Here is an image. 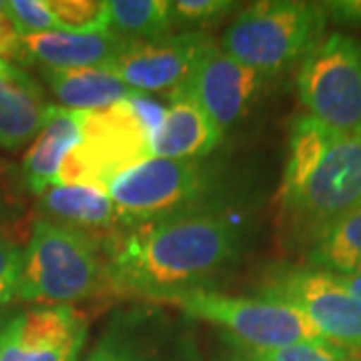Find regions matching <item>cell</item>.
<instances>
[{
    "label": "cell",
    "instance_id": "9",
    "mask_svg": "<svg viewBox=\"0 0 361 361\" xmlns=\"http://www.w3.org/2000/svg\"><path fill=\"white\" fill-rule=\"evenodd\" d=\"M187 322L163 303L116 307L82 361H201Z\"/></svg>",
    "mask_w": 361,
    "mask_h": 361
},
{
    "label": "cell",
    "instance_id": "5",
    "mask_svg": "<svg viewBox=\"0 0 361 361\" xmlns=\"http://www.w3.org/2000/svg\"><path fill=\"white\" fill-rule=\"evenodd\" d=\"M327 20L323 4L261 0L233 18L219 49L271 80L303 61L325 37Z\"/></svg>",
    "mask_w": 361,
    "mask_h": 361
},
{
    "label": "cell",
    "instance_id": "18",
    "mask_svg": "<svg viewBox=\"0 0 361 361\" xmlns=\"http://www.w3.org/2000/svg\"><path fill=\"white\" fill-rule=\"evenodd\" d=\"M80 116L82 111L49 106L42 129L30 142L20 167L26 191L35 197L56 183L63 161L80 141Z\"/></svg>",
    "mask_w": 361,
    "mask_h": 361
},
{
    "label": "cell",
    "instance_id": "16",
    "mask_svg": "<svg viewBox=\"0 0 361 361\" xmlns=\"http://www.w3.org/2000/svg\"><path fill=\"white\" fill-rule=\"evenodd\" d=\"M39 219L66 225L97 237H111L123 229L113 199L85 185H52L37 195Z\"/></svg>",
    "mask_w": 361,
    "mask_h": 361
},
{
    "label": "cell",
    "instance_id": "25",
    "mask_svg": "<svg viewBox=\"0 0 361 361\" xmlns=\"http://www.w3.org/2000/svg\"><path fill=\"white\" fill-rule=\"evenodd\" d=\"M237 4L231 0H177L171 2L177 28H205L217 25L227 14L233 13Z\"/></svg>",
    "mask_w": 361,
    "mask_h": 361
},
{
    "label": "cell",
    "instance_id": "15",
    "mask_svg": "<svg viewBox=\"0 0 361 361\" xmlns=\"http://www.w3.org/2000/svg\"><path fill=\"white\" fill-rule=\"evenodd\" d=\"M49 106L40 85L23 66L0 59V149L18 151L35 141Z\"/></svg>",
    "mask_w": 361,
    "mask_h": 361
},
{
    "label": "cell",
    "instance_id": "22",
    "mask_svg": "<svg viewBox=\"0 0 361 361\" xmlns=\"http://www.w3.org/2000/svg\"><path fill=\"white\" fill-rule=\"evenodd\" d=\"M56 30L68 35H92L109 30V13L103 0H47Z\"/></svg>",
    "mask_w": 361,
    "mask_h": 361
},
{
    "label": "cell",
    "instance_id": "10",
    "mask_svg": "<svg viewBox=\"0 0 361 361\" xmlns=\"http://www.w3.org/2000/svg\"><path fill=\"white\" fill-rule=\"evenodd\" d=\"M259 297L299 310L331 345L361 360V301L327 271L297 267L275 271Z\"/></svg>",
    "mask_w": 361,
    "mask_h": 361
},
{
    "label": "cell",
    "instance_id": "1",
    "mask_svg": "<svg viewBox=\"0 0 361 361\" xmlns=\"http://www.w3.org/2000/svg\"><path fill=\"white\" fill-rule=\"evenodd\" d=\"M249 219L239 203L125 227L104 239L106 295L149 303L215 287L243 257Z\"/></svg>",
    "mask_w": 361,
    "mask_h": 361
},
{
    "label": "cell",
    "instance_id": "24",
    "mask_svg": "<svg viewBox=\"0 0 361 361\" xmlns=\"http://www.w3.org/2000/svg\"><path fill=\"white\" fill-rule=\"evenodd\" d=\"M4 14L18 39L56 30V23L47 0H8L4 2Z\"/></svg>",
    "mask_w": 361,
    "mask_h": 361
},
{
    "label": "cell",
    "instance_id": "28",
    "mask_svg": "<svg viewBox=\"0 0 361 361\" xmlns=\"http://www.w3.org/2000/svg\"><path fill=\"white\" fill-rule=\"evenodd\" d=\"M127 103L133 109V113L137 115V118L141 121L145 130L151 135V141H153V137L157 135L159 127L163 125L167 106L161 103V101L153 99V97H149L145 92H135V90L127 97Z\"/></svg>",
    "mask_w": 361,
    "mask_h": 361
},
{
    "label": "cell",
    "instance_id": "19",
    "mask_svg": "<svg viewBox=\"0 0 361 361\" xmlns=\"http://www.w3.org/2000/svg\"><path fill=\"white\" fill-rule=\"evenodd\" d=\"M40 77L61 106L71 111H101L125 101L133 92L106 66L40 71Z\"/></svg>",
    "mask_w": 361,
    "mask_h": 361
},
{
    "label": "cell",
    "instance_id": "29",
    "mask_svg": "<svg viewBox=\"0 0 361 361\" xmlns=\"http://www.w3.org/2000/svg\"><path fill=\"white\" fill-rule=\"evenodd\" d=\"M331 275H334V273H331ZM334 277L337 279V283L343 285L351 295L357 297L361 301V271L345 273V275H334Z\"/></svg>",
    "mask_w": 361,
    "mask_h": 361
},
{
    "label": "cell",
    "instance_id": "20",
    "mask_svg": "<svg viewBox=\"0 0 361 361\" xmlns=\"http://www.w3.org/2000/svg\"><path fill=\"white\" fill-rule=\"evenodd\" d=\"M109 30L127 42L169 37L177 30L167 0H106Z\"/></svg>",
    "mask_w": 361,
    "mask_h": 361
},
{
    "label": "cell",
    "instance_id": "14",
    "mask_svg": "<svg viewBox=\"0 0 361 361\" xmlns=\"http://www.w3.org/2000/svg\"><path fill=\"white\" fill-rule=\"evenodd\" d=\"M129 42L106 32L68 35V32H40L18 39L16 63L39 66V71H66L106 66Z\"/></svg>",
    "mask_w": 361,
    "mask_h": 361
},
{
    "label": "cell",
    "instance_id": "27",
    "mask_svg": "<svg viewBox=\"0 0 361 361\" xmlns=\"http://www.w3.org/2000/svg\"><path fill=\"white\" fill-rule=\"evenodd\" d=\"M26 189L20 171L0 157V227L13 229L14 221L20 219L23 191Z\"/></svg>",
    "mask_w": 361,
    "mask_h": 361
},
{
    "label": "cell",
    "instance_id": "2",
    "mask_svg": "<svg viewBox=\"0 0 361 361\" xmlns=\"http://www.w3.org/2000/svg\"><path fill=\"white\" fill-rule=\"evenodd\" d=\"M361 211V139L310 115L293 118L279 189V231L310 249L323 233Z\"/></svg>",
    "mask_w": 361,
    "mask_h": 361
},
{
    "label": "cell",
    "instance_id": "8",
    "mask_svg": "<svg viewBox=\"0 0 361 361\" xmlns=\"http://www.w3.org/2000/svg\"><path fill=\"white\" fill-rule=\"evenodd\" d=\"M297 92L315 121L361 139V40L325 35L299 63Z\"/></svg>",
    "mask_w": 361,
    "mask_h": 361
},
{
    "label": "cell",
    "instance_id": "12",
    "mask_svg": "<svg viewBox=\"0 0 361 361\" xmlns=\"http://www.w3.org/2000/svg\"><path fill=\"white\" fill-rule=\"evenodd\" d=\"M87 317L71 305L0 311V361H78Z\"/></svg>",
    "mask_w": 361,
    "mask_h": 361
},
{
    "label": "cell",
    "instance_id": "11",
    "mask_svg": "<svg viewBox=\"0 0 361 361\" xmlns=\"http://www.w3.org/2000/svg\"><path fill=\"white\" fill-rule=\"evenodd\" d=\"M219 42L205 30H179L169 37L129 42L106 68L135 92L177 94Z\"/></svg>",
    "mask_w": 361,
    "mask_h": 361
},
{
    "label": "cell",
    "instance_id": "26",
    "mask_svg": "<svg viewBox=\"0 0 361 361\" xmlns=\"http://www.w3.org/2000/svg\"><path fill=\"white\" fill-rule=\"evenodd\" d=\"M11 231L8 227H0V305L11 303L16 295L25 257V245Z\"/></svg>",
    "mask_w": 361,
    "mask_h": 361
},
{
    "label": "cell",
    "instance_id": "7",
    "mask_svg": "<svg viewBox=\"0 0 361 361\" xmlns=\"http://www.w3.org/2000/svg\"><path fill=\"white\" fill-rule=\"evenodd\" d=\"M151 157V135L127 99L101 111H82L80 141L63 161L54 185H85L106 193L118 175Z\"/></svg>",
    "mask_w": 361,
    "mask_h": 361
},
{
    "label": "cell",
    "instance_id": "13",
    "mask_svg": "<svg viewBox=\"0 0 361 361\" xmlns=\"http://www.w3.org/2000/svg\"><path fill=\"white\" fill-rule=\"evenodd\" d=\"M269 78L237 63L221 51L219 44L203 59L189 85L180 92L191 94L215 127L225 135L239 125L257 103Z\"/></svg>",
    "mask_w": 361,
    "mask_h": 361
},
{
    "label": "cell",
    "instance_id": "30",
    "mask_svg": "<svg viewBox=\"0 0 361 361\" xmlns=\"http://www.w3.org/2000/svg\"><path fill=\"white\" fill-rule=\"evenodd\" d=\"M4 16V2H0V18Z\"/></svg>",
    "mask_w": 361,
    "mask_h": 361
},
{
    "label": "cell",
    "instance_id": "3",
    "mask_svg": "<svg viewBox=\"0 0 361 361\" xmlns=\"http://www.w3.org/2000/svg\"><path fill=\"white\" fill-rule=\"evenodd\" d=\"M123 229L201 209L239 203L225 169L209 159H159L118 175L106 189Z\"/></svg>",
    "mask_w": 361,
    "mask_h": 361
},
{
    "label": "cell",
    "instance_id": "17",
    "mask_svg": "<svg viewBox=\"0 0 361 361\" xmlns=\"http://www.w3.org/2000/svg\"><path fill=\"white\" fill-rule=\"evenodd\" d=\"M151 141V155L159 159H209L223 141L215 123L191 94L177 92Z\"/></svg>",
    "mask_w": 361,
    "mask_h": 361
},
{
    "label": "cell",
    "instance_id": "23",
    "mask_svg": "<svg viewBox=\"0 0 361 361\" xmlns=\"http://www.w3.org/2000/svg\"><path fill=\"white\" fill-rule=\"evenodd\" d=\"M231 361H339L348 351L327 341H305L277 349H243Z\"/></svg>",
    "mask_w": 361,
    "mask_h": 361
},
{
    "label": "cell",
    "instance_id": "6",
    "mask_svg": "<svg viewBox=\"0 0 361 361\" xmlns=\"http://www.w3.org/2000/svg\"><path fill=\"white\" fill-rule=\"evenodd\" d=\"M163 305L175 307L189 319L219 327L243 349L325 341L301 311L267 297H231L215 289L173 297Z\"/></svg>",
    "mask_w": 361,
    "mask_h": 361
},
{
    "label": "cell",
    "instance_id": "21",
    "mask_svg": "<svg viewBox=\"0 0 361 361\" xmlns=\"http://www.w3.org/2000/svg\"><path fill=\"white\" fill-rule=\"evenodd\" d=\"M311 269L345 275L361 271V211L339 221L305 251Z\"/></svg>",
    "mask_w": 361,
    "mask_h": 361
},
{
    "label": "cell",
    "instance_id": "4",
    "mask_svg": "<svg viewBox=\"0 0 361 361\" xmlns=\"http://www.w3.org/2000/svg\"><path fill=\"white\" fill-rule=\"evenodd\" d=\"M106 295L104 237L32 221L14 299L68 305Z\"/></svg>",
    "mask_w": 361,
    "mask_h": 361
}]
</instances>
